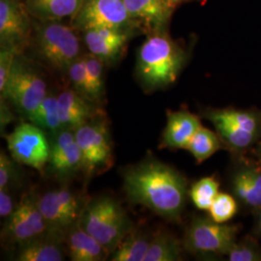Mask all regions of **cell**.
I'll use <instances>...</instances> for the list:
<instances>
[{"label":"cell","instance_id":"obj_36","mask_svg":"<svg viewBox=\"0 0 261 261\" xmlns=\"http://www.w3.org/2000/svg\"><path fill=\"white\" fill-rule=\"evenodd\" d=\"M13 120V114L10 111L8 102L1 99V128L5 127L8 123Z\"/></svg>","mask_w":261,"mask_h":261},{"label":"cell","instance_id":"obj_7","mask_svg":"<svg viewBox=\"0 0 261 261\" xmlns=\"http://www.w3.org/2000/svg\"><path fill=\"white\" fill-rule=\"evenodd\" d=\"M6 141L11 157L18 164L44 173L50 154V143L44 130L31 122H23L10 133Z\"/></svg>","mask_w":261,"mask_h":261},{"label":"cell","instance_id":"obj_33","mask_svg":"<svg viewBox=\"0 0 261 261\" xmlns=\"http://www.w3.org/2000/svg\"><path fill=\"white\" fill-rule=\"evenodd\" d=\"M19 54L15 47L0 45V92L5 87L16 56Z\"/></svg>","mask_w":261,"mask_h":261},{"label":"cell","instance_id":"obj_8","mask_svg":"<svg viewBox=\"0 0 261 261\" xmlns=\"http://www.w3.org/2000/svg\"><path fill=\"white\" fill-rule=\"evenodd\" d=\"M238 231L239 227L234 224L196 218L187 230L185 248L196 254H227Z\"/></svg>","mask_w":261,"mask_h":261},{"label":"cell","instance_id":"obj_11","mask_svg":"<svg viewBox=\"0 0 261 261\" xmlns=\"http://www.w3.org/2000/svg\"><path fill=\"white\" fill-rule=\"evenodd\" d=\"M48 231V226L38 205V196L27 194L6 219L2 237L10 244L21 245Z\"/></svg>","mask_w":261,"mask_h":261},{"label":"cell","instance_id":"obj_22","mask_svg":"<svg viewBox=\"0 0 261 261\" xmlns=\"http://www.w3.org/2000/svg\"><path fill=\"white\" fill-rule=\"evenodd\" d=\"M182 259L181 243L167 231L152 234L144 261H178Z\"/></svg>","mask_w":261,"mask_h":261},{"label":"cell","instance_id":"obj_2","mask_svg":"<svg viewBox=\"0 0 261 261\" xmlns=\"http://www.w3.org/2000/svg\"><path fill=\"white\" fill-rule=\"evenodd\" d=\"M186 54L166 30L149 33L137 56L136 76L145 92L168 87L177 80Z\"/></svg>","mask_w":261,"mask_h":261},{"label":"cell","instance_id":"obj_35","mask_svg":"<svg viewBox=\"0 0 261 261\" xmlns=\"http://www.w3.org/2000/svg\"><path fill=\"white\" fill-rule=\"evenodd\" d=\"M16 208L13 196H11L9 190L0 189V217L7 219Z\"/></svg>","mask_w":261,"mask_h":261},{"label":"cell","instance_id":"obj_4","mask_svg":"<svg viewBox=\"0 0 261 261\" xmlns=\"http://www.w3.org/2000/svg\"><path fill=\"white\" fill-rule=\"evenodd\" d=\"M77 31L57 21H42L33 28L32 43L39 58L58 72H67L81 57V42Z\"/></svg>","mask_w":261,"mask_h":261},{"label":"cell","instance_id":"obj_32","mask_svg":"<svg viewBox=\"0 0 261 261\" xmlns=\"http://www.w3.org/2000/svg\"><path fill=\"white\" fill-rule=\"evenodd\" d=\"M216 112H218L219 115L224 117V119L231 122L243 130L256 134L257 121L252 113L233 110H216Z\"/></svg>","mask_w":261,"mask_h":261},{"label":"cell","instance_id":"obj_31","mask_svg":"<svg viewBox=\"0 0 261 261\" xmlns=\"http://www.w3.org/2000/svg\"><path fill=\"white\" fill-rule=\"evenodd\" d=\"M16 161L1 150L0 153V189L10 190L18 181V168Z\"/></svg>","mask_w":261,"mask_h":261},{"label":"cell","instance_id":"obj_16","mask_svg":"<svg viewBox=\"0 0 261 261\" xmlns=\"http://www.w3.org/2000/svg\"><path fill=\"white\" fill-rule=\"evenodd\" d=\"M130 19L149 33L166 30L172 13L164 0H123Z\"/></svg>","mask_w":261,"mask_h":261},{"label":"cell","instance_id":"obj_6","mask_svg":"<svg viewBox=\"0 0 261 261\" xmlns=\"http://www.w3.org/2000/svg\"><path fill=\"white\" fill-rule=\"evenodd\" d=\"M75 136L83 154V170L88 177L105 172L112 167V136L105 115L98 116L77 128Z\"/></svg>","mask_w":261,"mask_h":261},{"label":"cell","instance_id":"obj_28","mask_svg":"<svg viewBox=\"0 0 261 261\" xmlns=\"http://www.w3.org/2000/svg\"><path fill=\"white\" fill-rule=\"evenodd\" d=\"M220 183L212 176L201 178L191 189L190 196L197 209L209 210L219 194Z\"/></svg>","mask_w":261,"mask_h":261},{"label":"cell","instance_id":"obj_15","mask_svg":"<svg viewBox=\"0 0 261 261\" xmlns=\"http://www.w3.org/2000/svg\"><path fill=\"white\" fill-rule=\"evenodd\" d=\"M168 120L163 132L160 148L186 149L197 130L202 126L199 118L187 111L167 112Z\"/></svg>","mask_w":261,"mask_h":261},{"label":"cell","instance_id":"obj_37","mask_svg":"<svg viewBox=\"0 0 261 261\" xmlns=\"http://www.w3.org/2000/svg\"><path fill=\"white\" fill-rule=\"evenodd\" d=\"M164 1L168 5V8L173 11L177 5H179L182 2H184V1H187V0H164Z\"/></svg>","mask_w":261,"mask_h":261},{"label":"cell","instance_id":"obj_3","mask_svg":"<svg viewBox=\"0 0 261 261\" xmlns=\"http://www.w3.org/2000/svg\"><path fill=\"white\" fill-rule=\"evenodd\" d=\"M79 224L103 246L110 256L134 228L121 203L111 196H97L89 200L84 206Z\"/></svg>","mask_w":261,"mask_h":261},{"label":"cell","instance_id":"obj_17","mask_svg":"<svg viewBox=\"0 0 261 261\" xmlns=\"http://www.w3.org/2000/svg\"><path fill=\"white\" fill-rule=\"evenodd\" d=\"M66 254L73 261H103L109 252L80 224L73 225L64 236Z\"/></svg>","mask_w":261,"mask_h":261},{"label":"cell","instance_id":"obj_12","mask_svg":"<svg viewBox=\"0 0 261 261\" xmlns=\"http://www.w3.org/2000/svg\"><path fill=\"white\" fill-rule=\"evenodd\" d=\"M29 15L25 4L17 0H0V45L21 53L33 31Z\"/></svg>","mask_w":261,"mask_h":261},{"label":"cell","instance_id":"obj_30","mask_svg":"<svg viewBox=\"0 0 261 261\" xmlns=\"http://www.w3.org/2000/svg\"><path fill=\"white\" fill-rule=\"evenodd\" d=\"M67 75L71 84L72 89L87 99V85H86V68L85 57H79L67 70ZM88 100V99H87Z\"/></svg>","mask_w":261,"mask_h":261},{"label":"cell","instance_id":"obj_23","mask_svg":"<svg viewBox=\"0 0 261 261\" xmlns=\"http://www.w3.org/2000/svg\"><path fill=\"white\" fill-rule=\"evenodd\" d=\"M233 191L244 203L261 207V171L245 169L233 178Z\"/></svg>","mask_w":261,"mask_h":261},{"label":"cell","instance_id":"obj_27","mask_svg":"<svg viewBox=\"0 0 261 261\" xmlns=\"http://www.w3.org/2000/svg\"><path fill=\"white\" fill-rule=\"evenodd\" d=\"M220 148L221 142L219 137L214 132L201 126L190 141L186 150L194 156L197 164H201Z\"/></svg>","mask_w":261,"mask_h":261},{"label":"cell","instance_id":"obj_24","mask_svg":"<svg viewBox=\"0 0 261 261\" xmlns=\"http://www.w3.org/2000/svg\"><path fill=\"white\" fill-rule=\"evenodd\" d=\"M207 117L214 124L220 136L235 148H246L255 139L256 134L243 130L231 122L227 121L219 115L216 110L208 112Z\"/></svg>","mask_w":261,"mask_h":261},{"label":"cell","instance_id":"obj_13","mask_svg":"<svg viewBox=\"0 0 261 261\" xmlns=\"http://www.w3.org/2000/svg\"><path fill=\"white\" fill-rule=\"evenodd\" d=\"M135 30L116 28H92L84 30V41L89 53L103 63L120 58Z\"/></svg>","mask_w":261,"mask_h":261},{"label":"cell","instance_id":"obj_25","mask_svg":"<svg viewBox=\"0 0 261 261\" xmlns=\"http://www.w3.org/2000/svg\"><path fill=\"white\" fill-rule=\"evenodd\" d=\"M85 57L87 99L95 103H101L105 96L103 63L97 56L88 54Z\"/></svg>","mask_w":261,"mask_h":261},{"label":"cell","instance_id":"obj_9","mask_svg":"<svg viewBox=\"0 0 261 261\" xmlns=\"http://www.w3.org/2000/svg\"><path fill=\"white\" fill-rule=\"evenodd\" d=\"M85 204L68 188L53 190L38 197L40 211L48 226L47 232L62 238L79 223Z\"/></svg>","mask_w":261,"mask_h":261},{"label":"cell","instance_id":"obj_18","mask_svg":"<svg viewBox=\"0 0 261 261\" xmlns=\"http://www.w3.org/2000/svg\"><path fill=\"white\" fill-rule=\"evenodd\" d=\"M64 238L43 234L19 246L16 259L19 261H62L65 258Z\"/></svg>","mask_w":261,"mask_h":261},{"label":"cell","instance_id":"obj_14","mask_svg":"<svg viewBox=\"0 0 261 261\" xmlns=\"http://www.w3.org/2000/svg\"><path fill=\"white\" fill-rule=\"evenodd\" d=\"M58 112L64 129L75 130L94 118L105 115L93 103L74 89H65L57 95Z\"/></svg>","mask_w":261,"mask_h":261},{"label":"cell","instance_id":"obj_21","mask_svg":"<svg viewBox=\"0 0 261 261\" xmlns=\"http://www.w3.org/2000/svg\"><path fill=\"white\" fill-rule=\"evenodd\" d=\"M28 119L51 138L64 129L58 112L57 96L55 95L47 94V97L29 115Z\"/></svg>","mask_w":261,"mask_h":261},{"label":"cell","instance_id":"obj_26","mask_svg":"<svg viewBox=\"0 0 261 261\" xmlns=\"http://www.w3.org/2000/svg\"><path fill=\"white\" fill-rule=\"evenodd\" d=\"M47 165L56 174L61 176L83 170V154L76 141L58 154L50 156Z\"/></svg>","mask_w":261,"mask_h":261},{"label":"cell","instance_id":"obj_10","mask_svg":"<svg viewBox=\"0 0 261 261\" xmlns=\"http://www.w3.org/2000/svg\"><path fill=\"white\" fill-rule=\"evenodd\" d=\"M76 30L92 28H116L136 30L138 25L130 19L123 0H84L73 18Z\"/></svg>","mask_w":261,"mask_h":261},{"label":"cell","instance_id":"obj_38","mask_svg":"<svg viewBox=\"0 0 261 261\" xmlns=\"http://www.w3.org/2000/svg\"><path fill=\"white\" fill-rule=\"evenodd\" d=\"M259 220H258V224H259V228H260V231H261V212L260 214H259V218H258Z\"/></svg>","mask_w":261,"mask_h":261},{"label":"cell","instance_id":"obj_19","mask_svg":"<svg viewBox=\"0 0 261 261\" xmlns=\"http://www.w3.org/2000/svg\"><path fill=\"white\" fill-rule=\"evenodd\" d=\"M84 0H27L25 6L30 15L41 21H57L74 18Z\"/></svg>","mask_w":261,"mask_h":261},{"label":"cell","instance_id":"obj_5","mask_svg":"<svg viewBox=\"0 0 261 261\" xmlns=\"http://www.w3.org/2000/svg\"><path fill=\"white\" fill-rule=\"evenodd\" d=\"M17 112L27 118L47 97V85L43 75L28 63L20 54L16 56L8 81L0 92Z\"/></svg>","mask_w":261,"mask_h":261},{"label":"cell","instance_id":"obj_34","mask_svg":"<svg viewBox=\"0 0 261 261\" xmlns=\"http://www.w3.org/2000/svg\"><path fill=\"white\" fill-rule=\"evenodd\" d=\"M230 261H257L261 260V253L256 248L249 244H236L227 252Z\"/></svg>","mask_w":261,"mask_h":261},{"label":"cell","instance_id":"obj_29","mask_svg":"<svg viewBox=\"0 0 261 261\" xmlns=\"http://www.w3.org/2000/svg\"><path fill=\"white\" fill-rule=\"evenodd\" d=\"M208 211L213 221L224 224L236 214L237 203L232 196L225 193H219Z\"/></svg>","mask_w":261,"mask_h":261},{"label":"cell","instance_id":"obj_20","mask_svg":"<svg viewBox=\"0 0 261 261\" xmlns=\"http://www.w3.org/2000/svg\"><path fill=\"white\" fill-rule=\"evenodd\" d=\"M152 234L134 228L127 234L116 250L111 254L112 261H144L149 249Z\"/></svg>","mask_w":261,"mask_h":261},{"label":"cell","instance_id":"obj_1","mask_svg":"<svg viewBox=\"0 0 261 261\" xmlns=\"http://www.w3.org/2000/svg\"><path fill=\"white\" fill-rule=\"evenodd\" d=\"M123 191L133 204L168 220H178L186 203L185 178L152 155L122 170Z\"/></svg>","mask_w":261,"mask_h":261}]
</instances>
